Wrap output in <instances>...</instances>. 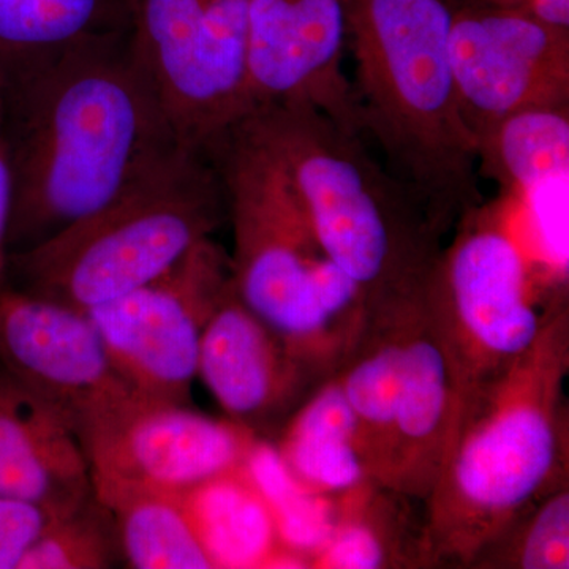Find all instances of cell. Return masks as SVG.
Wrapping results in <instances>:
<instances>
[{
  "label": "cell",
  "instance_id": "obj_1",
  "mask_svg": "<svg viewBox=\"0 0 569 569\" xmlns=\"http://www.w3.org/2000/svg\"><path fill=\"white\" fill-rule=\"evenodd\" d=\"M0 97L13 174L9 253L80 222L182 142L130 29L54 52Z\"/></svg>",
  "mask_w": 569,
  "mask_h": 569
},
{
  "label": "cell",
  "instance_id": "obj_2",
  "mask_svg": "<svg viewBox=\"0 0 569 569\" xmlns=\"http://www.w3.org/2000/svg\"><path fill=\"white\" fill-rule=\"evenodd\" d=\"M568 370L569 312L561 296L533 346L468 399L426 501L421 563L471 567L535 501L563 482Z\"/></svg>",
  "mask_w": 569,
  "mask_h": 569
},
{
  "label": "cell",
  "instance_id": "obj_3",
  "mask_svg": "<svg viewBox=\"0 0 569 569\" xmlns=\"http://www.w3.org/2000/svg\"><path fill=\"white\" fill-rule=\"evenodd\" d=\"M361 137L447 236L485 204L449 58V0H343Z\"/></svg>",
  "mask_w": 569,
  "mask_h": 569
},
{
  "label": "cell",
  "instance_id": "obj_4",
  "mask_svg": "<svg viewBox=\"0 0 569 569\" xmlns=\"http://www.w3.org/2000/svg\"><path fill=\"white\" fill-rule=\"evenodd\" d=\"M203 151L223 183L239 298L316 376H335L365 332V295L328 257L293 186L244 123Z\"/></svg>",
  "mask_w": 569,
  "mask_h": 569
},
{
  "label": "cell",
  "instance_id": "obj_5",
  "mask_svg": "<svg viewBox=\"0 0 569 569\" xmlns=\"http://www.w3.org/2000/svg\"><path fill=\"white\" fill-rule=\"evenodd\" d=\"M276 160L305 206L328 257L367 307L425 287L445 236L367 148L306 103H269L239 119Z\"/></svg>",
  "mask_w": 569,
  "mask_h": 569
},
{
  "label": "cell",
  "instance_id": "obj_6",
  "mask_svg": "<svg viewBox=\"0 0 569 569\" xmlns=\"http://www.w3.org/2000/svg\"><path fill=\"white\" fill-rule=\"evenodd\" d=\"M224 220L211 159L178 142L96 212L9 253L6 287L86 313L162 276Z\"/></svg>",
  "mask_w": 569,
  "mask_h": 569
},
{
  "label": "cell",
  "instance_id": "obj_7",
  "mask_svg": "<svg viewBox=\"0 0 569 569\" xmlns=\"http://www.w3.org/2000/svg\"><path fill=\"white\" fill-rule=\"evenodd\" d=\"M452 231L427 282V298L458 362L468 402L533 346L559 298L539 306L526 250L485 204Z\"/></svg>",
  "mask_w": 569,
  "mask_h": 569
},
{
  "label": "cell",
  "instance_id": "obj_8",
  "mask_svg": "<svg viewBox=\"0 0 569 569\" xmlns=\"http://www.w3.org/2000/svg\"><path fill=\"white\" fill-rule=\"evenodd\" d=\"M129 14L176 134L203 151L249 111V0H129Z\"/></svg>",
  "mask_w": 569,
  "mask_h": 569
},
{
  "label": "cell",
  "instance_id": "obj_9",
  "mask_svg": "<svg viewBox=\"0 0 569 569\" xmlns=\"http://www.w3.org/2000/svg\"><path fill=\"white\" fill-rule=\"evenodd\" d=\"M230 282V254L208 238L162 276L86 313L134 395L192 406L204 329Z\"/></svg>",
  "mask_w": 569,
  "mask_h": 569
},
{
  "label": "cell",
  "instance_id": "obj_10",
  "mask_svg": "<svg viewBox=\"0 0 569 569\" xmlns=\"http://www.w3.org/2000/svg\"><path fill=\"white\" fill-rule=\"evenodd\" d=\"M449 3V58L475 140L516 112L569 104V28L471 0Z\"/></svg>",
  "mask_w": 569,
  "mask_h": 569
},
{
  "label": "cell",
  "instance_id": "obj_11",
  "mask_svg": "<svg viewBox=\"0 0 569 569\" xmlns=\"http://www.w3.org/2000/svg\"><path fill=\"white\" fill-rule=\"evenodd\" d=\"M0 369L58 408L80 441L141 399L88 313L0 290Z\"/></svg>",
  "mask_w": 569,
  "mask_h": 569
},
{
  "label": "cell",
  "instance_id": "obj_12",
  "mask_svg": "<svg viewBox=\"0 0 569 569\" xmlns=\"http://www.w3.org/2000/svg\"><path fill=\"white\" fill-rule=\"evenodd\" d=\"M258 438L192 406L137 399L81 441L96 493L118 490L181 497L244 466Z\"/></svg>",
  "mask_w": 569,
  "mask_h": 569
},
{
  "label": "cell",
  "instance_id": "obj_13",
  "mask_svg": "<svg viewBox=\"0 0 569 569\" xmlns=\"http://www.w3.org/2000/svg\"><path fill=\"white\" fill-rule=\"evenodd\" d=\"M347 47L343 0H249V111L306 103L361 134Z\"/></svg>",
  "mask_w": 569,
  "mask_h": 569
},
{
  "label": "cell",
  "instance_id": "obj_14",
  "mask_svg": "<svg viewBox=\"0 0 569 569\" xmlns=\"http://www.w3.org/2000/svg\"><path fill=\"white\" fill-rule=\"evenodd\" d=\"M402 321L391 447L378 486L426 503L458 433L466 388L427 298V283L403 296Z\"/></svg>",
  "mask_w": 569,
  "mask_h": 569
},
{
  "label": "cell",
  "instance_id": "obj_15",
  "mask_svg": "<svg viewBox=\"0 0 569 569\" xmlns=\"http://www.w3.org/2000/svg\"><path fill=\"white\" fill-rule=\"evenodd\" d=\"M198 378L224 418L271 441L323 381L242 302L233 277L206 326Z\"/></svg>",
  "mask_w": 569,
  "mask_h": 569
},
{
  "label": "cell",
  "instance_id": "obj_16",
  "mask_svg": "<svg viewBox=\"0 0 569 569\" xmlns=\"http://www.w3.org/2000/svg\"><path fill=\"white\" fill-rule=\"evenodd\" d=\"M91 468L73 427L0 369V498L56 516L92 496Z\"/></svg>",
  "mask_w": 569,
  "mask_h": 569
},
{
  "label": "cell",
  "instance_id": "obj_17",
  "mask_svg": "<svg viewBox=\"0 0 569 569\" xmlns=\"http://www.w3.org/2000/svg\"><path fill=\"white\" fill-rule=\"evenodd\" d=\"M181 501L212 569L307 568L284 545L246 463L189 490Z\"/></svg>",
  "mask_w": 569,
  "mask_h": 569
},
{
  "label": "cell",
  "instance_id": "obj_18",
  "mask_svg": "<svg viewBox=\"0 0 569 569\" xmlns=\"http://www.w3.org/2000/svg\"><path fill=\"white\" fill-rule=\"evenodd\" d=\"M272 445L288 471L313 492L340 496L370 481L337 373L302 400Z\"/></svg>",
  "mask_w": 569,
  "mask_h": 569
},
{
  "label": "cell",
  "instance_id": "obj_19",
  "mask_svg": "<svg viewBox=\"0 0 569 569\" xmlns=\"http://www.w3.org/2000/svg\"><path fill=\"white\" fill-rule=\"evenodd\" d=\"M127 29L129 0H0V91L77 41Z\"/></svg>",
  "mask_w": 569,
  "mask_h": 569
},
{
  "label": "cell",
  "instance_id": "obj_20",
  "mask_svg": "<svg viewBox=\"0 0 569 569\" xmlns=\"http://www.w3.org/2000/svg\"><path fill=\"white\" fill-rule=\"evenodd\" d=\"M479 178L527 193L568 178L569 104L501 119L477 137Z\"/></svg>",
  "mask_w": 569,
  "mask_h": 569
},
{
  "label": "cell",
  "instance_id": "obj_21",
  "mask_svg": "<svg viewBox=\"0 0 569 569\" xmlns=\"http://www.w3.org/2000/svg\"><path fill=\"white\" fill-rule=\"evenodd\" d=\"M96 496L114 516L126 567L212 569L181 497L141 490Z\"/></svg>",
  "mask_w": 569,
  "mask_h": 569
},
{
  "label": "cell",
  "instance_id": "obj_22",
  "mask_svg": "<svg viewBox=\"0 0 569 569\" xmlns=\"http://www.w3.org/2000/svg\"><path fill=\"white\" fill-rule=\"evenodd\" d=\"M246 467L274 512L284 545L310 568V560L335 530L339 496L307 489L283 466L272 441L264 438H258Z\"/></svg>",
  "mask_w": 569,
  "mask_h": 569
},
{
  "label": "cell",
  "instance_id": "obj_23",
  "mask_svg": "<svg viewBox=\"0 0 569 569\" xmlns=\"http://www.w3.org/2000/svg\"><path fill=\"white\" fill-rule=\"evenodd\" d=\"M122 563L114 516L96 493L51 516L18 569H108Z\"/></svg>",
  "mask_w": 569,
  "mask_h": 569
},
{
  "label": "cell",
  "instance_id": "obj_24",
  "mask_svg": "<svg viewBox=\"0 0 569 569\" xmlns=\"http://www.w3.org/2000/svg\"><path fill=\"white\" fill-rule=\"evenodd\" d=\"M520 569L569 568L568 481L549 490L500 538L496 539L475 565Z\"/></svg>",
  "mask_w": 569,
  "mask_h": 569
},
{
  "label": "cell",
  "instance_id": "obj_25",
  "mask_svg": "<svg viewBox=\"0 0 569 569\" xmlns=\"http://www.w3.org/2000/svg\"><path fill=\"white\" fill-rule=\"evenodd\" d=\"M48 518L47 511L33 505L0 498V569L20 567Z\"/></svg>",
  "mask_w": 569,
  "mask_h": 569
},
{
  "label": "cell",
  "instance_id": "obj_26",
  "mask_svg": "<svg viewBox=\"0 0 569 569\" xmlns=\"http://www.w3.org/2000/svg\"><path fill=\"white\" fill-rule=\"evenodd\" d=\"M11 204H13V174H11L9 146H7L6 129H3V103L0 97V290L6 288L7 280V258H9L7 234H9Z\"/></svg>",
  "mask_w": 569,
  "mask_h": 569
},
{
  "label": "cell",
  "instance_id": "obj_27",
  "mask_svg": "<svg viewBox=\"0 0 569 569\" xmlns=\"http://www.w3.org/2000/svg\"><path fill=\"white\" fill-rule=\"evenodd\" d=\"M471 2L518 11L549 24L569 28V0H471Z\"/></svg>",
  "mask_w": 569,
  "mask_h": 569
}]
</instances>
